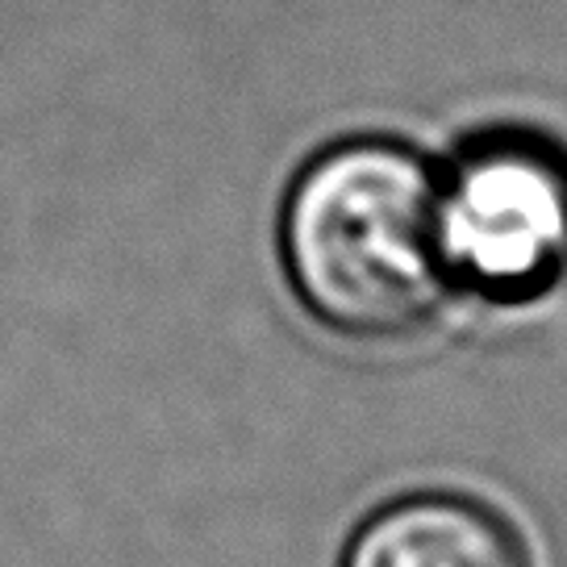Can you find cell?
<instances>
[{"label":"cell","mask_w":567,"mask_h":567,"mask_svg":"<svg viewBox=\"0 0 567 567\" xmlns=\"http://www.w3.org/2000/svg\"><path fill=\"white\" fill-rule=\"evenodd\" d=\"M280 264L330 334L401 342L439 313V172L392 138H351L305 163L280 209Z\"/></svg>","instance_id":"obj_1"},{"label":"cell","mask_w":567,"mask_h":567,"mask_svg":"<svg viewBox=\"0 0 567 567\" xmlns=\"http://www.w3.org/2000/svg\"><path fill=\"white\" fill-rule=\"evenodd\" d=\"M451 284L526 301L567 271V163L530 138H484L439 176Z\"/></svg>","instance_id":"obj_2"},{"label":"cell","mask_w":567,"mask_h":567,"mask_svg":"<svg viewBox=\"0 0 567 567\" xmlns=\"http://www.w3.org/2000/svg\"><path fill=\"white\" fill-rule=\"evenodd\" d=\"M342 567H534L505 514L455 493L401 496L375 509L342 550Z\"/></svg>","instance_id":"obj_3"}]
</instances>
